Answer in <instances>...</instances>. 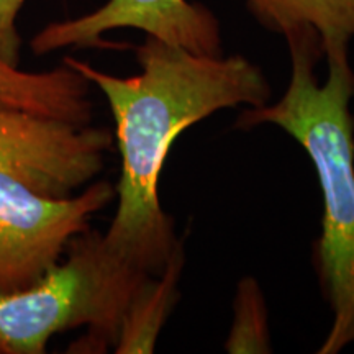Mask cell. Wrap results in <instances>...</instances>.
Segmentation results:
<instances>
[{"mask_svg": "<svg viewBox=\"0 0 354 354\" xmlns=\"http://www.w3.org/2000/svg\"><path fill=\"white\" fill-rule=\"evenodd\" d=\"M140 73L118 77L66 56L107 99L122 172L105 246L136 271L158 276L179 248L174 220L159 201V179L184 130L223 109L259 107L272 91L263 69L241 55L207 56L146 35L135 46Z\"/></svg>", "mask_w": 354, "mask_h": 354, "instance_id": "1", "label": "cell"}, {"mask_svg": "<svg viewBox=\"0 0 354 354\" xmlns=\"http://www.w3.org/2000/svg\"><path fill=\"white\" fill-rule=\"evenodd\" d=\"M290 79L281 100L246 107L238 128L276 125L302 146L317 171L323 196L322 234L315 245L320 286L333 323L318 349L335 354L354 343V73L348 55L326 57L328 76L317 82L322 39L310 26L284 33Z\"/></svg>", "mask_w": 354, "mask_h": 354, "instance_id": "2", "label": "cell"}, {"mask_svg": "<svg viewBox=\"0 0 354 354\" xmlns=\"http://www.w3.org/2000/svg\"><path fill=\"white\" fill-rule=\"evenodd\" d=\"M66 254L37 286L0 295V354H43L53 336L77 326H87V335L69 351L115 348L128 308L151 276L118 259L91 228Z\"/></svg>", "mask_w": 354, "mask_h": 354, "instance_id": "3", "label": "cell"}, {"mask_svg": "<svg viewBox=\"0 0 354 354\" xmlns=\"http://www.w3.org/2000/svg\"><path fill=\"white\" fill-rule=\"evenodd\" d=\"M113 197L115 187L107 180L55 198L0 172V295L37 286Z\"/></svg>", "mask_w": 354, "mask_h": 354, "instance_id": "4", "label": "cell"}, {"mask_svg": "<svg viewBox=\"0 0 354 354\" xmlns=\"http://www.w3.org/2000/svg\"><path fill=\"white\" fill-rule=\"evenodd\" d=\"M115 136L0 102V172L46 197H71L105 166Z\"/></svg>", "mask_w": 354, "mask_h": 354, "instance_id": "5", "label": "cell"}, {"mask_svg": "<svg viewBox=\"0 0 354 354\" xmlns=\"http://www.w3.org/2000/svg\"><path fill=\"white\" fill-rule=\"evenodd\" d=\"M135 28L196 55L221 56L220 24L215 13L189 0H107L94 12L55 21L35 35L32 51L41 56L64 48L123 50L105 33Z\"/></svg>", "mask_w": 354, "mask_h": 354, "instance_id": "6", "label": "cell"}, {"mask_svg": "<svg viewBox=\"0 0 354 354\" xmlns=\"http://www.w3.org/2000/svg\"><path fill=\"white\" fill-rule=\"evenodd\" d=\"M91 86L81 73L64 63L44 73H26L0 57V102L30 112L91 125L94 117Z\"/></svg>", "mask_w": 354, "mask_h": 354, "instance_id": "7", "label": "cell"}, {"mask_svg": "<svg viewBox=\"0 0 354 354\" xmlns=\"http://www.w3.org/2000/svg\"><path fill=\"white\" fill-rule=\"evenodd\" d=\"M264 28L284 35L310 26L322 39L323 56L348 55L354 37V0H245Z\"/></svg>", "mask_w": 354, "mask_h": 354, "instance_id": "8", "label": "cell"}, {"mask_svg": "<svg viewBox=\"0 0 354 354\" xmlns=\"http://www.w3.org/2000/svg\"><path fill=\"white\" fill-rule=\"evenodd\" d=\"M183 263L184 253L179 245L165 271L145 282L128 308L115 344V353H153L159 331L174 308Z\"/></svg>", "mask_w": 354, "mask_h": 354, "instance_id": "9", "label": "cell"}, {"mask_svg": "<svg viewBox=\"0 0 354 354\" xmlns=\"http://www.w3.org/2000/svg\"><path fill=\"white\" fill-rule=\"evenodd\" d=\"M225 349L232 354L271 353L268 308L263 292L253 277H245L238 282L234 320Z\"/></svg>", "mask_w": 354, "mask_h": 354, "instance_id": "10", "label": "cell"}, {"mask_svg": "<svg viewBox=\"0 0 354 354\" xmlns=\"http://www.w3.org/2000/svg\"><path fill=\"white\" fill-rule=\"evenodd\" d=\"M26 0H0V57L12 66H19L21 38L17 19Z\"/></svg>", "mask_w": 354, "mask_h": 354, "instance_id": "11", "label": "cell"}]
</instances>
